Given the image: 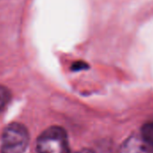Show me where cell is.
I'll list each match as a JSON object with an SVG mask.
<instances>
[{"label":"cell","instance_id":"2","mask_svg":"<svg viewBox=\"0 0 153 153\" xmlns=\"http://www.w3.org/2000/svg\"><path fill=\"white\" fill-rule=\"evenodd\" d=\"M29 132L19 123H12L3 131L1 153H24L29 144Z\"/></svg>","mask_w":153,"mask_h":153},{"label":"cell","instance_id":"3","mask_svg":"<svg viewBox=\"0 0 153 153\" xmlns=\"http://www.w3.org/2000/svg\"><path fill=\"white\" fill-rule=\"evenodd\" d=\"M120 153H153V148L140 135L133 134L123 141L120 149Z\"/></svg>","mask_w":153,"mask_h":153},{"label":"cell","instance_id":"4","mask_svg":"<svg viewBox=\"0 0 153 153\" xmlns=\"http://www.w3.org/2000/svg\"><path fill=\"white\" fill-rule=\"evenodd\" d=\"M140 135L149 146L153 148V121L148 122L142 125Z\"/></svg>","mask_w":153,"mask_h":153},{"label":"cell","instance_id":"1","mask_svg":"<svg viewBox=\"0 0 153 153\" xmlns=\"http://www.w3.org/2000/svg\"><path fill=\"white\" fill-rule=\"evenodd\" d=\"M36 153H69L66 131L56 125L43 131L36 141Z\"/></svg>","mask_w":153,"mask_h":153},{"label":"cell","instance_id":"5","mask_svg":"<svg viewBox=\"0 0 153 153\" xmlns=\"http://www.w3.org/2000/svg\"><path fill=\"white\" fill-rule=\"evenodd\" d=\"M10 99H11L10 91L7 88L0 85V112L3 111L7 107V105L10 102Z\"/></svg>","mask_w":153,"mask_h":153},{"label":"cell","instance_id":"7","mask_svg":"<svg viewBox=\"0 0 153 153\" xmlns=\"http://www.w3.org/2000/svg\"><path fill=\"white\" fill-rule=\"evenodd\" d=\"M75 153H96V152L94 150L90 149H82L76 151Z\"/></svg>","mask_w":153,"mask_h":153},{"label":"cell","instance_id":"6","mask_svg":"<svg viewBox=\"0 0 153 153\" xmlns=\"http://www.w3.org/2000/svg\"><path fill=\"white\" fill-rule=\"evenodd\" d=\"M88 68V65L86 62L81 61V60H79V61H76L75 63L72 64L71 69L74 70V71H80V70L86 69Z\"/></svg>","mask_w":153,"mask_h":153}]
</instances>
